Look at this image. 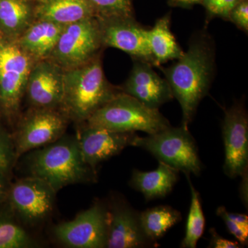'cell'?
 Masks as SVG:
<instances>
[{"label":"cell","instance_id":"cell-21","mask_svg":"<svg viewBox=\"0 0 248 248\" xmlns=\"http://www.w3.org/2000/svg\"><path fill=\"white\" fill-rule=\"evenodd\" d=\"M140 216L145 234L155 244L170 228L182 220L180 212L166 205L147 209L140 213Z\"/></svg>","mask_w":248,"mask_h":248},{"label":"cell","instance_id":"cell-20","mask_svg":"<svg viewBox=\"0 0 248 248\" xmlns=\"http://www.w3.org/2000/svg\"><path fill=\"white\" fill-rule=\"evenodd\" d=\"M148 46L154 66L180 58L184 51L170 30V17L168 14L156 21L147 32Z\"/></svg>","mask_w":248,"mask_h":248},{"label":"cell","instance_id":"cell-10","mask_svg":"<svg viewBox=\"0 0 248 248\" xmlns=\"http://www.w3.org/2000/svg\"><path fill=\"white\" fill-rule=\"evenodd\" d=\"M222 130L225 174L231 178L242 176L248 165V117L242 104L236 103L226 110Z\"/></svg>","mask_w":248,"mask_h":248},{"label":"cell","instance_id":"cell-2","mask_svg":"<svg viewBox=\"0 0 248 248\" xmlns=\"http://www.w3.org/2000/svg\"><path fill=\"white\" fill-rule=\"evenodd\" d=\"M63 94L61 105L70 117L86 121L117 93L104 75L97 55L84 65L63 70Z\"/></svg>","mask_w":248,"mask_h":248},{"label":"cell","instance_id":"cell-19","mask_svg":"<svg viewBox=\"0 0 248 248\" xmlns=\"http://www.w3.org/2000/svg\"><path fill=\"white\" fill-rule=\"evenodd\" d=\"M34 20L31 0H0V35L17 40Z\"/></svg>","mask_w":248,"mask_h":248},{"label":"cell","instance_id":"cell-25","mask_svg":"<svg viewBox=\"0 0 248 248\" xmlns=\"http://www.w3.org/2000/svg\"><path fill=\"white\" fill-rule=\"evenodd\" d=\"M95 17H135L132 0H89Z\"/></svg>","mask_w":248,"mask_h":248},{"label":"cell","instance_id":"cell-27","mask_svg":"<svg viewBox=\"0 0 248 248\" xmlns=\"http://www.w3.org/2000/svg\"><path fill=\"white\" fill-rule=\"evenodd\" d=\"M15 158V148L7 134L0 129V173L6 174L11 169Z\"/></svg>","mask_w":248,"mask_h":248},{"label":"cell","instance_id":"cell-29","mask_svg":"<svg viewBox=\"0 0 248 248\" xmlns=\"http://www.w3.org/2000/svg\"><path fill=\"white\" fill-rule=\"evenodd\" d=\"M228 20L232 22L240 30L248 32V1L241 0L232 10Z\"/></svg>","mask_w":248,"mask_h":248},{"label":"cell","instance_id":"cell-13","mask_svg":"<svg viewBox=\"0 0 248 248\" xmlns=\"http://www.w3.org/2000/svg\"><path fill=\"white\" fill-rule=\"evenodd\" d=\"M63 70L46 59L36 62L28 79L26 92L32 105L53 108L61 105L63 94Z\"/></svg>","mask_w":248,"mask_h":248},{"label":"cell","instance_id":"cell-4","mask_svg":"<svg viewBox=\"0 0 248 248\" xmlns=\"http://www.w3.org/2000/svg\"><path fill=\"white\" fill-rule=\"evenodd\" d=\"M88 126L121 133H159L170 126L159 109L146 107L126 93L120 92L86 120Z\"/></svg>","mask_w":248,"mask_h":248},{"label":"cell","instance_id":"cell-24","mask_svg":"<svg viewBox=\"0 0 248 248\" xmlns=\"http://www.w3.org/2000/svg\"><path fill=\"white\" fill-rule=\"evenodd\" d=\"M31 245L32 240L22 227L0 215V248H24Z\"/></svg>","mask_w":248,"mask_h":248},{"label":"cell","instance_id":"cell-3","mask_svg":"<svg viewBox=\"0 0 248 248\" xmlns=\"http://www.w3.org/2000/svg\"><path fill=\"white\" fill-rule=\"evenodd\" d=\"M32 176L43 179L58 192L62 187L95 179V171L85 164L78 138L62 137L32 153Z\"/></svg>","mask_w":248,"mask_h":248},{"label":"cell","instance_id":"cell-15","mask_svg":"<svg viewBox=\"0 0 248 248\" xmlns=\"http://www.w3.org/2000/svg\"><path fill=\"white\" fill-rule=\"evenodd\" d=\"M107 246L108 248H137L156 245L142 228L140 213L128 204L117 203L108 212Z\"/></svg>","mask_w":248,"mask_h":248},{"label":"cell","instance_id":"cell-7","mask_svg":"<svg viewBox=\"0 0 248 248\" xmlns=\"http://www.w3.org/2000/svg\"><path fill=\"white\" fill-rule=\"evenodd\" d=\"M35 62L17 41L0 35V107L6 113L19 108Z\"/></svg>","mask_w":248,"mask_h":248},{"label":"cell","instance_id":"cell-28","mask_svg":"<svg viewBox=\"0 0 248 248\" xmlns=\"http://www.w3.org/2000/svg\"><path fill=\"white\" fill-rule=\"evenodd\" d=\"M227 210L224 206H220L217 208V215L221 217L225 222V224L228 228V231L239 241L240 244L247 245L248 240V228L239 226L231 220L226 214Z\"/></svg>","mask_w":248,"mask_h":248},{"label":"cell","instance_id":"cell-22","mask_svg":"<svg viewBox=\"0 0 248 248\" xmlns=\"http://www.w3.org/2000/svg\"><path fill=\"white\" fill-rule=\"evenodd\" d=\"M190 185L191 190V204L185 237L183 239L181 247L184 248H197V243L203 234L205 228V217L201 203L200 194L192 186L190 180V175L186 174Z\"/></svg>","mask_w":248,"mask_h":248},{"label":"cell","instance_id":"cell-30","mask_svg":"<svg viewBox=\"0 0 248 248\" xmlns=\"http://www.w3.org/2000/svg\"><path fill=\"white\" fill-rule=\"evenodd\" d=\"M211 239H210V246L209 248H239L241 245L236 241H232L230 240L224 239L218 235L215 231V228L210 230Z\"/></svg>","mask_w":248,"mask_h":248},{"label":"cell","instance_id":"cell-8","mask_svg":"<svg viewBox=\"0 0 248 248\" xmlns=\"http://www.w3.org/2000/svg\"><path fill=\"white\" fill-rule=\"evenodd\" d=\"M109 215L99 203L78 215L72 221L54 228L59 241L73 248H103L107 246Z\"/></svg>","mask_w":248,"mask_h":248},{"label":"cell","instance_id":"cell-5","mask_svg":"<svg viewBox=\"0 0 248 248\" xmlns=\"http://www.w3.org/2000/svg\"><path fill=\"white\" fill-rule=\"evenodd\" d=\"M132 146L140 147L159 161L185 173L200 175L202 170L195 141L188 128H169L146 138L135 135Z\"/></svg>","mask_w":248,"mask_h":248},{"label":"cell","instance_id":"cell-16","mask_svg":"<svg viewBox=\"0 0 248 248\" xmlns=\"http://www.w3.org/2000/svg\"><path fill=\"white\" fill-rule=\"evenodd\" d=\"M35 20H46L68 25L95 17L89 0H35Z\"/></svg>","mask_w":248,"mask_h":248},{"label":"cell","instance_id":"cell-26","mask_svg":"<svg viewBox=\"0 0 248 248\" xmlns=\"http://www.w3.org/2000/svg\"><path fill=\"white\" fill-rule=\"evenodd\" d=\"M241 0H202L201 4L206 10L208 19L221 17L228 19L232 10Z\"/></svg>","mask_w":248,"mask_h":248},{"label":"cell","instance_id":"cell-18","mask_svg":"<svg viewBox=\"0 0 248 248\" xmlns=\"http://www.w3.org/2000/svg\"><path fill=\"white\" fill-rule=\"evenodd\" d=\"M178 170L159 161L157 169L150 172L134 170L130 185L140 191L146 200L161 198L172 190L179 177Z\"/></svg>","mask_w":248,"mask_h":248},{"label":"cell","instance_id":"cell-33","mask_svg":"<svg viewBox=\"0 0 248 248\" xmlns=\"http://www.w3.org/2000/svg\"><path fill=\"white\" fill-rule=\"evenodd\" d=\"M6 194H7V188H6L5 175L0 173V202L4 200Z\"/></svg>","mask_w":248,"mask_h":248},{"label":"cell","instance_id":"cell-31","mask_svg":"<svg viewBox=\"0 0 248 248\" xmlns=\"http://www.w3.org/2000/svg\"><path fill=\"white\" fill-rule=\"evenodd\" d=\"M227 216L239 226L248 228V217L246 215L239 213H232L226 211Z\"/></svg>","mask_w":248,"mask_h":248},{"label":"cell","instance_id":"cell-6","mask_svg":"<svg viewBox=\"0 0 248 248\" xmlns=\"http://www.w3.org/2000/svg\"><path fill=\"white\" fill-rule=\"evenodd\" d=\"M102 46L97 17L87 18L64 27L48 60L64 71L72 69L95 58Z\"/></svg>","mask_w":248,"mask_h":248},{"label":"cell","instance_id":"cell-9","mask_svg":"<svg viewBox=\"0 0 248 248\" xmlns=\"http://www.w3.org/2000/svg\"><path fill=\"white\" fill-rule=\"evenodd\" d=\"M99 23L102 46L120 49L134 60H141L154 66L148 46V29L135 17H96Z\"/></svg>","mask_w":248,"mask_h":248},{"label":"cell","instance_id":"cell-11","mask_svg":"<svg viewBox=\"0 0 248 248\" xmlns=\"http://www.w3.org/2000/svg\"><path fill=\"white\" fill-rule=\"evenodd\" d=\"M57 192L48 183L35 176L15 183L8 192L11 208L28 222L40 221L53 210Z\"/></svg>","mask_w":248,"mask_h":248},{"label":"cell","instance_id":"cell-14","mask_svg":"<svg viewBox=\"0 0 248 248\" xmlns=\"http://www.w3.org/2000/svg\"><path fill=\"white\" fill-rule=\"evenodd\" d=\"M135 135V133H121L87 125L77 138L83 161L94 170L102 161L131 146Z\"/></svg>","mask_w":248,"mask_h":248},{"label":"cell","instance_id":"cell-12","mask_svg":"<svg viewBox=\"0 0 248 248\" xmlns=\"http://www.w3.org/2000/svg\"><path fill=\"white\" fill-rule=\"evenodd\" d=\"M66 127L64 117L53 108H38L23 122L16 141V158L61 138Z\"/></svg>","mask_w":248,"mask_h":248},{"label":"cell","instance_id":"cell-17","mask_svg":"<svg viewBox=\"0 0 248 248\" xmlns=\"http://www.w3.org/2000/svg\"><path fill=\"white\" fill-rule=\"evenodd\" d=\"M65 27L48 21L34 20L16 41L35 62L46 60Z\"/></svg>","mask_w":248,"mask_h":248},{"label":"cell","instance_id":"cell-23","mask_svg":"<svg viewBox=\"0 0 248 248\" xmlns=\"http://www.w3.org/2000/svg\"><path fill=\"white\" fill-rule=\"evenodd\" d=\"M122 91L138 99L146 107L153 109H159L165 103L169 102L174 98L170 89L142 87L126 83H124Z\"/></svg>","mask_w":248,"mask_h":248},{"label":"cell","instance_id":"cell-1","mask_svg":"<svg viewBox=\"0 0 248 248\" xmlns=\"http://www.w3.org/2000/svg\"><path fill=\"white\" fill-rule=\"evenodd\" d=\"M161 67V66H160ZM182 107L183 126L188 128L201 101L208 94L215 71V50L207 33L200 32L191 39L187 51L171 66L161 67Z\"/></svg>","mask_w":248,"mask_h":248},{"label":"cell","instance_id":"cell-32","mask_svg":"<svg viewBox=\"0 0 248 248\" xmlns=\"http://www.w3.org/2000/svg\"><path fill=\"white\" fill-rule=\"evenodd\" d=\"M202 0H169L170 4L178 7L190 8L195 4H200Z\"/></svg>","mask_w":248,"mask_h":248}]
</instances>
